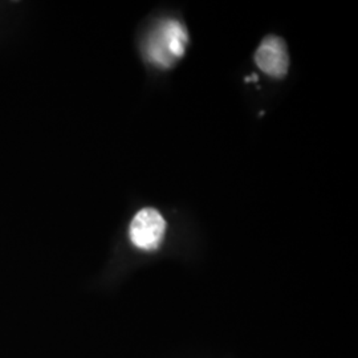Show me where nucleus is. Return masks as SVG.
Masks as SVG:
<instances>
[{
	"label": "nucleus",
	"mask_w": 358,
	"mask_h": 358,
	"mask_svg": "<svg viewBox=\"0 0 358 358\" xmlns=\"http://www.w3.org/2000/svg\"><path fill=\"white\" fill-rule=\"evenodd\" d=\"M189 35L185 26L177 20H165L148 40L146 52L154 64L169 68L179 60L186 51Z\"/></svg>",
	"instance_id": "1"
},
{
	"label": "nucleus",
	"mask_w": 358,
	"mask_h": 358,
	"mask_svg": "<svg viewBox=\"0 0 358 358\" xmlns=\"http://www.w3.org/2000/svg\"><path fill=\"white\" fill-rule=\"evenodd\" d=\"M166 222L162 215L154 208L141 210L130 224V241L136 247L153 251L159 247L165 236Z\"/></svg>",
	"instance_id": "2"
},
{
	"label": "nucleus",
	"mask_w": 358,
	"mask_h": 358,
	"mask_svg": "<svg viewBox=\"0 0 358 358\" xmlns=\"http://www.w3.org/2000/svg\"><path fill=\"white\" fill-rule=\"evenodd\" d=\"M255 63L271 77L285 76L289 66V56L284 40L278 36L264 38L256 51Z\"/></svg>",
	"instance_id": "3"
}]
</instances>
